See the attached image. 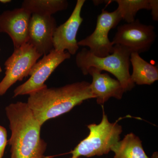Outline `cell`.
I'll return each instance as SVG.
<instances>
[{"label":"cell","instance_id":"obj_5","mask_svg":"<svg viewBox=\"0 0 158 158\" xmlns=\"http://www.w3.org/2000/svg\"><path fill=\"white\" fill-rule=\"evenodd\" d=\"M42 56L33 46L27 43L19 48L14 49L4 65L5 76L0 82V96H2L18 81L28 76L31 69Z\"/></svg>","mask_w":158,"mask_h":158},{"label":"cell","instance_id":"obj_15","mask_svg":"<svg viewBox=\"0 0 158 158\" xmlns=\"http://www.w3.org/2000/svg\"><path fill=\"white\" fill-rule=\"evenodd\" d=\"M66 0H25L21 8L26 9L31 14L51 16L68 8Z\"/></svg>","mask_w":158,"mask_h":158},{"label":"cell","instance_id":"obj_8","mask_svg":"<svg viewBox=\"0 0 158 158\" xmlns=\"http://www.w3.org/2000/svg\"><path fill=\"white\" fill-rule=\"evenodd\" d=\"M117 30L112 44L126 48L131 53L147 52L156 37L154 26L143 24L138 19L118 26Z\"/></svg>","mask_w":158,"mask_h":158},{"label":"cell","instance_id":"obj_3","mask_svg":"<svg viewBox=\"0 0 158 158\" xmlns=\"http://www.w3.org/2000/svg\"><path fill=\"white\" fill-rule=\"evenodd\" d=\"M131 54L128 49L119 45H114L113 53L103 57L96 56L88 49L83 48L77 54L76 63L84 75H87L90 68L95 69L101 73L106 71L112 73L126 92L131 90L135 85L130 73Z\"/></svg>","mask_w":158,"mask_h":158},{"label":"cell","instance_id":"obj_22","mask_svg":"<svg viewBox=\"0 0 158 158\" xmlns=\"http://www.w3.org/2000/svg\"><path fill=\"white\" fill-rule=\"evenodd\" d=\"M81 158V157H78V158Z\"/></svg>","mask_w":158,"mask_h":158},{"label":"cell","instance_id":"obj_11","mask_svg":"<svg viewBox=\"0 0 158 158\" xmlns=\"http://www.w3.org/2000/svg\"><path fill=\"white\" fill-rule=\"evenodd\" d=\"M31 14L22 8L7 10L0 14V33H6L11 38L14 49L28 42Z\"/></svg>","mask_w":158,"mask_h":158},{"label":"cell","instance_id":"obj_20","mask_svg":"<svg viewBox=\"0 0 158 158\" xmlns=\"http://www.w3.org/2000/svg\"><path fill=\"white\" fill-rule=\"evenodd\" d=\"M40 158H54L52 156H43Z\"/></svg>","mask_w":158,"mask_h":158},{"label":"cell","instance_id":"obj_21","mask_svg":"<svg viewBox=\"0 0 158 158\" xmlns=\"http://www.w3.org/2000/svg\"><path fill=\"white\" fill-rule=\"evenodd\" d=\"M0 51H1V49H0ZM2 72V69L1 68V65H0V72Z\"/></svg>","mask_w":158,"mask_h":158},{"label":"cell","instance_id":"obj_16","mask_svg":"<svg viewBox=\"0 0 158 158\" xmlns=\"http://www.w3.org/2000/svg\"><path fill=\"white\" fill-rule=\"evenodd\" d=\"M118 4L117 10L122 19L127 23L134 22L138 11L141 9L151 10V0H116Z\"/></svg>","mask_w":158,"mask_h":158},{"label":"cell","instance_id":"obj_19","mask_svg":"<svg viewBox=\"0 0 158 158\" xmlns=\"http://www.w3.org/2000/svg\"><path fill=\"white\" fill-rule=\"evenodd\" d=\"M11 1L10 0H0V2L6 4V3L10 2Z\"/></svg>","mask_w":158,"mask_h":158},{"label":"cell","instance_id":"obj_12","mask_svg":"<svg viewBox=\"0 0 158 158\" xmlns=\"http://www.w3.org/2000/svg\"><path fill=\"white\" fill-rule=\"evenodd\" d=\"M92 77L90 85L91 93L98 104L103 105L111 98L121 99L125 92L119 81L110 77L108 73H102L94 68H90L87 75Z\"/></svg>","mask_w":158,"mask_h":158},{"label":"cell","instance_id":"obj_9","mask_svg":"<svg viewBox=\"0 0 158 158\" xmlns=\"http://www.w3.org/2000/svg\"><path fill=\"white\" fill-rule=\"evenodd\" d=\"M85 2V0H77L70 17L65 23L57 27L53 37L55 50L67 51L71 56L75 55L78 50L77 35L84 20L81 16V12Z\"/></svg>","mask_w":158,"mask_h":158},{"label":"cell","instance_id":"obj_2","mask_svg":"<svg viewBox=\"0 0 158 158\" xmlns=\"http://www.w3.org/2000/svg\"><path fill=\"white\" fill-rule=\"evenodd\" d=\"M10 123L11 158H40L47 144L40 138L41 126L27 103H11L6 108Z\"/></svg>","mask_w":158,"mask_h":158},{"label":"cell","instance_id":"obj_1","mask_svg":"<svg viewBox=\"0 0 158 158\" xmlns=\"http://www.w3.org/2000/svg\"><path fill=\"white\" fill-rule=\"evenodd\" d=\"M90 85L84 81L59 88L47 87L29 94L27 104L42 126L49 119L68 113L85 101L94 98Z\"/></svg>","mask_w":158,"mask_h":158},{"label":"cell","instance_id":"obj_10","mask_svg":"<svg viewBox=\"0 0 158 158\" xmlns=\"http://www.w3.org/2000/svg\"><path fill=\"white\" fill-rule=\"evenodd\" d=\"M57 27L56 19L52 15L31 14L28 43L41 56L47 55L54 49L53 37Z\"/></svg>","mask_w":158,"mask_h":158},{"label":"cell","instance_id":"obj_7","mask_svg":"<svg viewBox=\"0 0 158 158\" xmlns=\"http://www.w3.org/2000/svg\"><path fill=\"white\" fill-rule=\"evenodd\" d=\"M122 20L117 9L112 12L103 9L98 16L96 27L89 36L78 42L79 46L87 47L91 53L103 57L113 53L114 45L109 38L110 30L116 27Z\"/></svg>","mask_w":158,"mask_h":158},{"label":"cell","instance_id":"obj_4","mask_svg":"<svg viewBox=\"0 0 158 158\" xmlns=\"http://www.w3.org/2000/svg\"><path fill=\"white\" fill-rule=\"evenodd\" d=\"M89 134L82 140L70 153L71 158H77L81 156L91 157L107 154L111 149L120 141L122 127L117 122L110 123L105 112L98 124H90L88 126Z\"/></svg>","mask_w":158,"mask_h":158},{"label":"cell","instance_id":"obj_13","mask_svg":"<svg viewBox=\"0 0 158 158\" xmlns=\"http://www.w3.org/2000/svg\"><path fill=\"white\" fill-rule=\"evenodd\" d=\"M130 62L133 67L131 79L134 84L149 85L158 81V66L148 63L138 53L133 52L131 54Z\"/></svg>","mask_w":158,"mask_h":158},{"label":"cell","instance_id":"obj_18","mask_svg":"<svg viewBox=\"0 0 158 158\" xmlns=\"http://www.w3.org/2000/svg\"><path fill=\"white\" fill-rule=\"evenodd\" d=\"M151 4L152 19L156 21L158 20V1L157 0H151Z\"/></svg>","mask_w":158,"mask_h":158},{"label":"cell","instance_id":"obj_17","mask_svg":"<svg viewBox=\"0 0 158 158\" xmlns=\"http://www.w3.org/2000/svg\"><path fill=\"white\" fill-rule=\"evenodd\" d=\"M6 129L0 125V158H2L6 145L8 143Z\"/></svg>","mask_w":158,"mask_h":158},{"label":"cell","instance_id":"obj_14","mask_svg":"<svg viewBox=\"0 0 158 158\" xmlns=\"http://www.w3.org/2000/svg\"><path fill=\"white\" fill-rule=\"evenodd\" d=\"M114 158H149L144 152L142 141L132 133L127 134L111 149Z\"/></svg>","mask_w":158,"mask_h":158},{"label":"cell","instance_id":"obj_6","mask_svg":"<svg viewBox=\"0 0 158 158\" xmlns=\"http://www.w3.org/2000/svg\"><path fill=\"white\" fill-rule=\"evenodd\" d=\"M70 57V54L67 52L54 49L44 56L42 59L36 62L31 69L29 75L30 78L15 89L13 97L29 95L47 87L45 82L51 74L61 63Z\"/></svg>","mask_w":158,"mask_h":158}]
</instances>
